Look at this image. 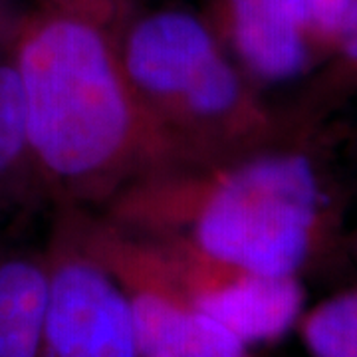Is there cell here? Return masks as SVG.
<instances>
[{"mask_svg": "<svg viewBox=\"0 0 357 357\" xmlns=\"http://www.w3.org/2000/svg\"><path fill=\"white\" fill-rule=\"evenodd\" d=\"M133 0H30L10 44L46 203L102 211L189 165L129 82L119 40Z\"/></svg>", "mask_w": 357, "mask_h": 357, "instance_id": "cell-1", "label": "cell"}, {"mask_svg": "<svg viewBox=\"0 0 357 357\" xmlns=\"http://www.w3.org/2000/svg\"><path fill=\"white\" fill-rule=\"evenodd\" d=\"M321 135L169 169L96 213L143 236H183L206 255L260 274L302 278L335 230L332 191L316 155Z\"/></svg>", "mask_w": 357, "mask_h": 357, "instance_id": "cell-2", "label": "cell"}, {"mask_svg": "<svg viewBox=\"0 0 357 357\" xmlns=\"http://www.w3.org/2000/svg\"><path fill=\"white\" fill-rule=\"evenodd\" d=\"M119 48L131 86L189 165L229 161L298 137L203 14L133 10Z\"/></svg>", "mask_w": 357, "mask_h": 357, "instance_id": "cell-3", "label": "cell"}, {"mask_svg": "<svg viewBox=\"0 0 357 357\" xmlns=\"http://www.w3.org/2000/svg\"><path fill=\"white\" fill-rule=\"evenodd\" d=\"M56 208L68 215L79 244L119 286L139 357H252L243 340L192 304L155 244L96 211Z\"/></svg>", "mask_w": 357, "mask_h": 357, "instance_id": "cell-4", "label": "cell"}, {"mask_svg": "<svg viewBox=\"0 0 357 357\" xmlns=\"http://www.w3.org/2000/svg\"><path fill=\"white\" fill-rule=\"evenodd\" d=\"M44 248L48 296L36 357H139L128 302L62 208Z\"/></svg>", "mask_w": 357, "mask_h": 357, "instance_id": "cell-5", "label": "cell"}, {"mask_svg": "<svg viewBox=\"0 0 357 357\" xmlns=\"http://www.w3.org/2000/svg\"><path fill=\"white\" fill-rule=\"evenodd\" d=\"M143 238L155 244L192 304L250 349L278 342L296 328L306 310L302 278L268 276L230 264L206 255L183 236Z\"/></svg>", "mask_w": 357, "mask_h": 357, "instance_id": "cell-6", "label": "cell"}, {"mask_svg": "<svg viewBox=\"0 0 357 357\" xmlns=\"http://www.w3.org/2000/svg\"><path fill=\"white\" fill-rule=\"evenodd\" d=\"M203 18L260 88L304 79L319 64L302 0H208Z\"/></svg>", "mask_w": 357, "mask_h": 357, "instance_id": "cell-7", "label": "cell"}, {"mask_svg": "<svg viewBox=\"0 0 357 357\" xmlns=\"http://www.w3.org/2000/svg\"><path fill=\"white\" fill-rule=\"evenodd\" d=\"M46 296V252L0 241V357H36Z\"/></svg>", "mask_w": 357, "mask_h": 357, "instance_id": "cell-8", "label": "cell"}, {"mask_svg": "<svg viewBox=\"0 0 357 357\" xmlns=\"http://www.w3.org/2000/svg\"><path fill=\"white\" fill-rule=\"evenodd\" d=\"M351 103H357V0L330 54L302 79V88L282 112L294 133L310 135L324 131L333 115Z\"/></svg>", "mask_w": 357, "mask_h": 357, "instance_id": "cell-9", "label": "cell"}, {"mask_svg": "<svg viewBox=\"0 0 357 357\" xmlns=\"http://www.w3.org/2000/svg\"><path fill=\"white\" fill-rule=\"evenodd\" d=\"M46 201L26 133L24 102L10 50L0 54V215Z\"/></svg>", "mask_w": 357, "mask_h": 357, "instance_id": "cell-10", "label": "cell"}, {"mask_svg": "<svg viewBox=\"0 0 357 357\" xmlns=\"http://www.w3.org/2000/svg\"><path fill=\"white\" fill-rule=\"evenodd\" d=\"M294 330L310 357H357V284L306 307Z\"/></svg>", "mask_w": 357, "mask_h": 357, "instance_id": "cell-11", "label": "cell"}, {"mask_svg": "<svg viewBox=\"0 0 357 357\" xmlns=\"http://www.w3.org/2000/svg\"><path fill=\"white\" fill-rule=\"evenodd\" d=\"M302 2L306 6L312 38H314V46H316L318 60L321 64L324 58L332 50L333 42L344 26L354 0H302Z\"/></svg>", "mask_w": 357, "mask_h": 357, "instance_id": "cell-12", "label": "cell"}, {"mask_svg": "<svg viewBox=\"0 0 357 357\" xmlns=\"http://www.w3.org/2000/svg\"><path fill=\"white\" fill-rule=\"evenodd\" d=\"M30 0H0V54L10 50Z\"/></svg>", "mask_w": 357, "mask_h": 357, "instance_id": "cell-13", "label": "cell"}]
</instances>
